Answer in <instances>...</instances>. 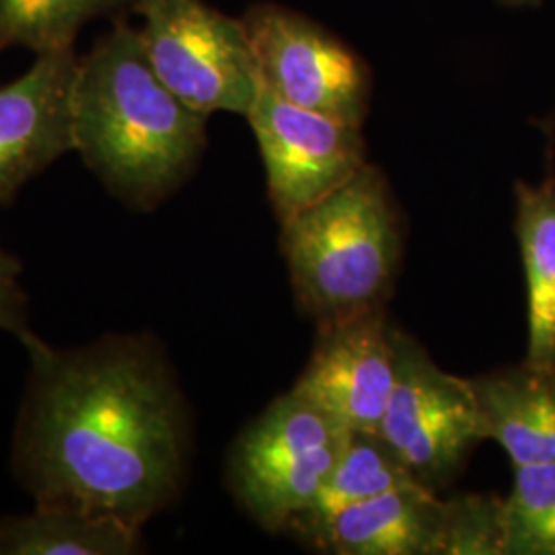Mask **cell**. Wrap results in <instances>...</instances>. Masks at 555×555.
Listing matches in <instances>:
<instances>
[{
	"instance_id": "obj_1",
	"label": "cell",
	"mask_w": 555,
	"mask_h": 555,
	"mask_svg": "<svg viewBox=\"0 0 555 555\" xmlns=\"http://www.w3.org/2000/svg\"><path fill=\"white\" fill-rule=\"evenodd\" d=\"M31 375L13 467L36 504L142 527L178 496L188 420L173 375L146 336L77 350L27 346Z\"/></svg>"
},
{
	"instance_id": "obj_2",
	"label": "cell",
	"mask_w": 555,
	"mask_h": 555,
	"mask_svg": "<svg viewBox=\"0 0 555 555\" xmlns=\"http://www.w3.org/2000/svg\"><path fill=\"white\" fill-rule=\"evenodd\" d=\"M206 118L159 79L139 29L126 21L79 56L75 151L130 208H157L194 173Z\"/></svg>"
},
{
	"instance_id": "obj_3",
	"label": "cell",
	"mask_w": 555,
	"mask_h": 555,
	"mask_svg": "<svg viewBox=\"0 0 555 555\" xmlns=\"http://www.w3.org/2000/svg\"><path fill=\"white\" fill-rule=\"evenodd\" d=\"M280 245L298 302L319 325L383 309L401 254L396 204L383 173L364 165L282 222Z\"/></svg>"
},
{
	"instance_id": "obj_4",
	"label": "cell",
	"mask_w": 555,
	"mask_h": 555,
	"mask_svg": "<svg viewBox=\"0 0 555 555\" xmlns=\"http://www.w3.org/2000/svg\"><path fill=\"white\" fill-rule=\"evenodd\" d=\"M348 437L341 420L291 389L235 440L229 488L263 529H288L318 500Z\"/></svg>"
},
{
	"instance_id": "obj_5",
	"label": "cell",
	"mask_w": 555,
	"mask_h": 555,
	"mask_svg": "<svg viewBox=\"0 0 555 555\" xmlns=\"http://www.w3.org/2000/svg\"><path fill=\"white\" fill-rule=\"evenodd\" d=\"M140 38L159 79L204 116H247L261 89L258 59L243 20L204 0H139Z\"/></svg>"
},
{
	"instance_id": "obj_6",
	"label": "cell",
	"mask_w": 555,
	"mask_h": 555,
	"mask_svg": "<svg viewBox=\"0 0 555 555\" xmlns=\"http://www.w3.org/2000/svg\"><path fill=\"white\" fill-rule=\"evenodd\" d=\"M396 383L378 435L428 488L444 483L477 442L483 420L469 378L438 369L416 341L391 330Z\"/></svg>"
},
{
	"instance_id": "obj_7",
	"label": "cell",
	"mask_w": 555,
	"mask_h": 555,
	"mask_svg": "<svg viewBox=\"0 0 555 555\" xmlns=\"http://www.w3.org/2000/svg\"><path fill=\"white\" fill-rule=\"evenodd\" d=\"M243 23L266 89L298 107L362 126L371 82L364 62L350 48L278 4L251 7Z\"/></svg>"
},
{
	"instance_id": "obj_8",
	"label": "cell",
	"mask_w": 555,
	"mask_h": 555,
	"mask_svg": "<svg viewBox=\"0 0 555 555\" xmlns=\"http://www.w3.org/2000/svg\"><path fill=\"white\" fill-rule=\"evenodd\" d=\"M245 118L258 139L268 196L280 224L366 165L362 126L298 107L263 85Z\"/></svg>"
},
{
	"instance_id": "obj_9",
	"label": "cell",
	"mask_w": 555,
	"mask_h": 555,
	"mask_svg": "<svg viewBox=\"0 0 555 555\" xmlns=\"http://www.w3.org/2000/svg\"><path fill=\"white\" fill-rule=\"evenodd\" d=\"M75 48L36 54L20 79L0 85V208L29 179L75 151Z\"/></svg>"
},
{
	"instance_id": "obj_10",
	"label": "cell",
	"mask_w": 555,
	"mask_h": 555,
	"mask_svg": "<svg viewBox=\"0 0 555 555\" xmlns=\"http://www.w3.org/2000/svg\"><path fill=\"white\" fill-rule=\"evenodd\" d=\"M391 330L383 309L319 325L313 357L293 389L350 430L378 433L396 383Z\"/></svg>"
},
{
	"instance_id": "obj_11",
	"label": "cell",
	"mask_w": 555,
	"mask_h": 555,
	"mask_svg": "<svg viewBox=\"0 0 555 555\" xmlns=\"http://www.w3.org/2000/svg\"><path fill=\"white\" fill-rule=\"evenodd\" d=\"M442 518L444 500L408 481L339 511L309 539L339 555H437Z\"/></svg>"
},
{
	"instance_id": "obj_12",
	"label": "cell",
	"mask_w": 555,
	"mask_h": 555,
	"mask_svg": "<svg viewBox=\"0 0 555 555\" xmlns=\"http://www.w3.org/2000/svg\"><path fill=\"white\" fill-rule=\"evenodd\" d=\"M486 438L496 440L515 467L555 461V369L531 362L469 378Z\"/></svg>"
},
{
	"instance_id": "obj_13",
	"label": "cell",
	"mask_w": 555,
	"mask_h": 555,
	"mask_svg": "<svg viewBox=\"0 0 555 555\" xmlns=\"http://www.w3.org/2000/svg\"><path fill=\"white\" fill-rule=\"evenodd\" d=\"M516 237L527 280V362L555 369V171L516 181Z\"/></svg>"
},
{
	"instance_id": "obj_14",
	"label": "cell",
	"mask_w": 555,
	"mask_h": 555,
	"mask_svg": "<svg viewBox=\"0 0 555 555\" xmlns=\"http://www.w3.org/2000/svg\"><path fill=\"white\" fill-rule=\"evenodd\" d=\"M142 527L59 504L0 518V555H128L142 547Z\"/></svg>"
},
{
	"instance_id": "obj_15",
	"label": "cell",
	"mask_w": 555,
	"mask_h": 555,
	"mask_svg": "<svg viewBox=\"0 0 555 555\" xmlns=\"http://www.w3.org/2000/svg\"><path fill=\"white\" fill-rule=\"evenodd\" d=\"M408 481L417 479L385 438L378 433L350 430L346 447L318 500L297 516L288 529L311 537L339 511Z\"/></svg>"
},
{
	"instance_id": "obj_16",
	"label": "cell",
	"mask_w": 555,
	"mask_h": 555,
	"mask_svg": "<svg viewBox=\"0 0 555 555\" xmlns=\"http://www.w3.org/2000/svg\"><path fill=\"white\" fill-rule=\"evenodd\" d=\"M139 0H0V52L36 54L75 48L80 29L98 17L134 9Z\"/></svg>"
},
{
	"instance_id": "obj_17",
	"label": "cell",
	"mask_w": 555,
	"mask_h": 555,
	"mask_svg": "<svg viewBox=\"0 0 555 555\" xmlns=\"http://www.w3.org/2000/svg\"><path fill=\"white\" fill-rule=\"evenodd\" d=\"M504 555H555V461L515 467L504 498Z\"/></svg>"
},
{
	"instance_id": "obj_18",
	"label": "cell",
	"mask_w": 555,
	"mask_h": 555,
	"mask_svg": "<svg viewBox=\"0 0 555 555\" xmlns=\"http://www.w3.org/2000/svg\"><path fill=\"white\" fill-rule=\"evenodd\" d=\"M437 555H504V498L444 500Z\"/></svg>"
},
{
	"instance_id": "obj_19",
	"label": "cell",
	"mask_w": 555,
	"mask_h": 555,
	"mask_svg": "<svg viewBox=\"0 0 555 555\" xmlns=\"http://www.w3.org/2000/svg\"><path fill=\"white\" fill-rule=\"evenodd\" d=\"M20 259L0 245V330L13 334L27 348L38 341L27 321V297L20 284Z\"/></svg>"
}]
</instances>
